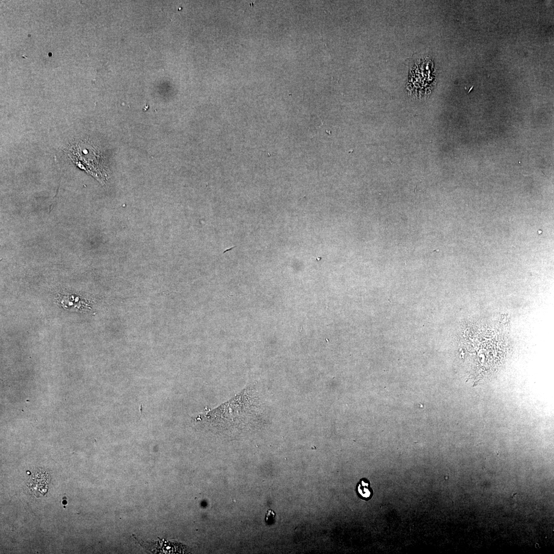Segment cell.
Segmentation results:
<instances>
[{
  "label": "cell",
  "instance_id": "cell-1",
  "mask_svg": "<svg viewBox=\"0 0 554 554\" xmlns=\"http://www.w3.org/2000/svg\"><path fill=\"white\" fill-rule=\"evenodd\" d=\"M263 411L257 391L249 386L228 402L198 415L195 421L199 428L214 433L238 434L259 428Z\"/></svg>",
  "mask_w": 554,
  "mask_h": 554
},
{
  "label": "cell",
  "instance_id": "cell-2",
  "mask_svg": "<svg viewBox=\"0 0 554 554\" xmlns=\"http://www.w3.org/2000/svg\"><path fill=\"white\" fill-rule=\"evenodd\" d=\"M356 492L358 496L362 500L368 501L374 495V491L371 487V482L367 478H362L356 487Z\"/></svg>",
  "mask_w": 554,
  "mask_h": 554
},
{
  "label": "cell",
  "instance_id": "cell-3",
  "mask_svg": "<svg viewBox=\"0 0 554 554\" xmlns=\"http://www.w3.org/2000/svg\"><path fill=\"white\" fill-rule=\"evenodd\" d=\"M276 516V513L274 511L269 510L267 511L265 516V521L268 524H272L274 521V518Z\"/></svg>",
  "mask_w": 554,
  "mask_h": 554
}]
</instances>
